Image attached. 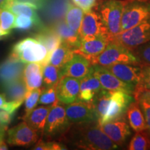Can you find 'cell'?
Segmentation results:
<instances>
[{
  "mask_svg": "<svg viewBox=\"0 0 150 150\" xmlns=\"http://www.w3.org/2000/svg\"><path fill=\"white\" fill-rule=\"evenodd\" d=\"M64 136L79 149L110 150L118 147L103 132L97 121L72 124L64 133Z\"/></svg>",
  "mask_w": 150,
  "mask_h": 150,
  "instance_id": "cell-1",
  "label": "cell"
},
{
  "mask_svg": "<svg viewBox=\"0 0 150 150\" xmlns=\"http://www.w3.org/2000/svg\"><path fill=\"white\" fill-rule=\"evenodd\" d=\"M9 56L24 63H38L43 66L48 64L50 61L45 47L32 37L26 38L17 42Z\"/></svg>",
  "mask_w": 150,
  "mask_h": 150,
  "instance_id": "cell-2",
  "label": "cell"
},
{
  "mask_svg": "<svg viewBox=\"0 0 150 150\" xmlns=\"http://www.w3.org/2000/svg\"><path fill=\"white\" fill-rule=\"evenodd\" d=\"M124 1L105 0L98 7V14L102 19L110 41H112L121 31V19Z\"/></svg>",
  "mask_w": 150,
  "mask_h": 150,
  "instance_id": "cell-3",
  "label": "cell"
},
{
  "mask_svg": "<svg viewBox=\"0 0 150 150\" xmlns=\"http://www.w3.org/2000/svg\"><path fill=\"white\" fill-rule=\"evenodd\" d=\"M90 62L92 65L104 67L115 63H131L139 65L138 59L133 52L115 40L110 42L102 53Z\"/></svg>",
  "mask_w": 150,
  "mask_h": 150,
  "instance_id": "cell-4",
  "label": "cell"
},
{
  "mask_svg": "<svg viewBox=\"0 0 150 150\" xmlns=\"http://www.w3.org/2000/svg\"><path fill=\"white\" fill-rule=\"evenodd\" d=\"M150 18V0H124L121 31H124Z\"/></svg>",
  "mask_w": 150,
  "mask_h": 150,
  "instance_id": "cell-5",
  "label": "cell"
},
{
  "mask_svg": "<svg viewBox=\"0 0 150 150\" xmlns=\"http://www.w3.org/2000/svg\"><path fill=\"white\" fill-rule=\"evenodd\" d=\"M113 40L130 50L149 42L150 41V18L131 29L122 31Z\"/></svg>",
  "mask_w": 150,
  "mask_h": 150,
  "instance_id": "cell-6",
  "label": "cell"
},
{
  "mask_svg": "<svg viewBox=\"0 0 150 150\" xmlns=\"http://www.w3.org/2000/svg\"><path fill=\"white\" fill-rule=\"evenodd\" d=\"M134 99L131 94L126 92L121 91L111 92L107 110L98 125H102L106 122L123 118V115L126 112L131 103L134 102Z\"/></svg>",
  "mask_w": 150,
  "mask_h": 150,
  "instance_id": "cell-7",
  "label": "cell"
},
{
  "mask_svg": "<svg viewBox=\"0 0 150 150\" xmlns=\"http://www.w3.org/2000/svg\"><path fill=\"white\" fill-rule=\"evenodd\" d=\"M78 33L81 40L83 41L93 40L99 35L107 37L110 41L107 29L105 27L100 16L98 13L93 10L86 13L84 15Z\"/></svg>",
  "mask_w": 150,
  "mask_h": 150,
  "instance_id": "cell-8",
  "label": "cell"
},
{
  "mask_svg": "<svg viewBox=\"0 0 150 150\" xmlns=\"http://www.w3.org/2000/svg\"><path fill=\"white\" fill-rule=\"evenodd\" d=\"M65 113L70 125L97 121L92 102H84L77 99L74 102L67 104Z\"/></svg>",
  "mask_w": 150,
  "mask_h": 150,
  "instance_id": "cell-9",
  "label": "cell"
},
{
  "mask_svg": "<svg viewBox=\"0 0 150 150\" xmlns=\"http://www.w3.org/2000/svg\"><path fill=\"white\" fill-rule=\"evenodd\" d=\"M70 124L65 113V107L59 103L52 105L49 112L45 127V134L49 137L65 133Z\"/></svg>",
  "mask_w": 150,
  "mask_h": 150,
  "instance_id": "cell-10",
  "label": "cell"
},
{
  "mask_svg": "<svg viewBox=\"0 0 150 150\" xmlns=\"http://www.w3.org/2000/svg\"><path fill=\"white\" fill-rule=\"evenodd\" d=\"M38 137V131L23 122L8 131L7 142L12 146L27 147L35 144Z\"/></svg>",
  "mask_w": 150,
  "mask_h": 150,
  "instance_id": "cell-11",
  "label": "cell"
},
{
  "mask_svg": "<svg viewBox=\"0 0 150 150\" xmlns=\"http://www.w3.org/2000/svg\"><path fill=\"white\" fill-rule=\"evenodd\" d=\"M93 66V74L99 79L102 88L110 92L121 91L133 95L135 86L121 81L104 66Z\"/></svg>",
  "mask_w": 150,
  "mask_h": 150,
  "instance_id": "cell-12",
  "label": "cell"
},
{
  "mask_svg": "<svg viewBox=\"0 0 150 150\" xmlns=\"http://www.w3.org/2000/svg\"><path fill=\"white\" fill-rule=\"evenodd\" d=\"M81 79L63 76L56 86V93L59 102L68 104L77 100Z\"/></svg>",
  "mask_w": 150,
  "mask_h": 150,
  "instance_id": "cell-13",
  "label": "cell"
},
{
  "mask_svg": "<svg viewBox=\"0 0 150 150\" xmlns=\"http://www.w3.org/2000/svg\"><path fill=\"white\" fill-rule=\"evenodd\" d=\"M116 77L131 85L136 86L141 76V66L131 63H115L105 66Z\"/></svg>",
  "mask_w": 150,
  "mask_h": 150,
  "instance_id": "cell-14",
  "label": "cell"
},
{
  "mask_svg": "<svg viewBox=\"0 0 150 150\" xmlns=\"http://www.w3.org/2000/svg\"><path fill=\"white\" fill-rule=\"evenodd\" d=\"M63 76L81 79L93 71V66L87 59L74 54L72 59L61 68Z\"/></svg>",
  "mask_w": 150,
  "mask_h": 150,
  "instance_id": "cell-15",
  "label": "cell"
},
{
  "mask_svg": "<svg viewBox=\"0 0 150 150\" xmlns=\"http://www.w3.org/2000/svg\"><path fill=\"white\" fill-rule=\"evenodd\" d=\"M99 126L103 132L117 146L122 145L131 134L130 127L122 118Z\"/></svg>",
  "mask_w": 150,
  "mask_h": 150,
  "instance_id": "cell-16",
  "label": "cell"
},
{
  "mask_svg": "<svg viewBox=\"0 0 150 150\" xmlns=\"http://www.w3.org/2000/svg\"><path fill=\"white\" fill-rule=\"evenodd\" d=\"M25 63L8 56L0 64V83L1 86L23 78Z\"/></svg>",
  "mask_w": 150,
  "mask_h": 150,
  "instance_id": "cell-17",
  "label": "cell"
},
{
  "mask_svg": "<svg viewBox=\"0 0 150 150\" xmlns=\"http://www.w3.org/2000/svg\"><path fill=\"white\" fill-rule=\"evenodd\" d=\"M110 42L104 35H99L91 40H81L79 47L74 50V53L83 56L90 61L102 53Z\"/></svg>",
  "mask_w": 150,
  "mask_h": 150,
  "instance_id": "cell-18",
  "label": "cell"
},
{
  "mask_svg": "<svg viewBox=\"0 0 150 150\" xmlns=\"http://www.w3.org/2000/svg\"><path fill=\"white\" fill-rule=\"evenodd\" d=\"M1 86L3 88V96L6 100L21 106L24 102L27 93L23 78L19 79Z\"/></svg>",
  "mask_w": 150,
  "mask_h": 150,
  "instance_id": "cell-19",
  "label": "cell"
},
{
  "mask_svg": "<svg viewBox=\"0 0 150 150\" xmlns=\"http://www.w3.org/2000/svg\"><path fill=\"white\" fill-rule=\"evenodd\" d=\"M93 72L81 79L78 97L79 100L92 102L102 89L99 79L93 74Z\"/></svg>",
  "mask_w": 150,
  "mask_h": 150,
  "instance_id": "cell-20",
  "label": "cell"
},
{
  "mask_svg": "<svg viewBox=\"0 0 150 150\" xmlns=\"http://www.w3.org/2000/svg\"><path fill=\"white\" fill-rule=\"evenodd\" d=\"M44 66L38 63H29L23 71V79L27 91L42 86V72Z\"/></svg>",
  "mask_w": 150,
  "mask_h": 150,
  "instance_id": "cell-21",
  "label": "cell"
},
{
  "mask_svg": "<svg viewBox=\"0 0 150 150\" xmlns=\"http://www.w3.org/2000/svg\"><path fill=\"white\" fill-rule=\"evenodd\" d=\"M34 38L45 47L49 57H50L54 50L62 42L61 38L54 27H45L42 26L39 28L38 32L34 35Z\"/></svg>",
  "mask_w": 150,
  "mask_h": 150,
  "instance_id": "cell-22",
  "label": "cell"
},
{
  "mask_svg": "<svg viewBox=\"0 0 150 150\" xmlns=\"http://www.w3.org/2000/svg\"><path fill=\"white\" fill-rule=\"evenodd\" d=\"M54 28L61 38L62 42L65 43L74 50L79 49L81 42L79 33L71 29L65 21L59 20L55 24Z\"/></svg>",
  "mask_w": 150,
  "mask_h": 150,
  "instance_id": "cell-23",
  "label": "cell"
},
{
  "mask_svg": "<svg viewBox=\"0 0 150 150\" xmlns=\"http://www.w3.org/2000/svg\"><path fill=\"white\" fill-rule=\"evenodd\" d=\"M52 108V105L47 106H39L32 110L24 121L35 130L43 133L48 113Z\"/></svg>",
  "mask_w": 150,
  "mask_h": 150,
  "instance_id": "cell-24",
  "label": "cell"
},
{
  "mask_svg": "<svg viewBox=\"0 0 150 150\" xmlns=\"http://www.w3.org/2000/svg\"><path fill=\"white\" fill-rule=\"evenodd\" d=\"M127 120L129 126L136 132L147 130L145 117L140 108V106L137 101L132 102L127 108L126 111Z\"/></svg>",
  "mask_w": 150,
  "mask_h": 150,
  "instance_id": "cell-25",
  "label": "cell"
},
{
  "mask_svg": "<svg viewBox=\"0 0 150 150\" xmlns=\"http://www.w3.org/2000/svg\"><path fill=\"white\" fill-rule=\"evenodd\" d=\"M74 54V50L62 42L61 44L51 54L49 63L62 68L67 62L72 59Z\"/></svg>",
  "mask_w": 150,
  "mask_h": 150,
  "instance_id": "cell-26",
  "label": "cell"
},
{
  "mask_svg": "<svg viewBox=\"0 0 150 150\" xmlns=\"http://www.w3.org/2000/svg\"><path fill=\"white\" fill-rule=\"evenodd\" d=\"M38 6L36 4L31 2H17L13 4L8 10L12 12L15 15H24L33 18L37 24L39 28L42 27V22L36 12V9H38Z\"/></svg>",
  "mask_w": 150,
  "mask_h": 150,
  "instance_id": "cell-27",
  "label": "cell"
},
{
  "mask_svg": "<svg viewBox=\"0 0 150 150\" xmlns=\"http://www.w3.org/2000/svg\"><path fill=\"white\" fill-rule=\"evenodd\" d=\"M110 95L111 92L102 88L92 101L96 113L97 122L102 120L106 114L110 102Z\"/></svg>",
  "mask_w": 150,
  "mask_h": 150,
  "instance_id": "cell-28",
  "label": "cell"
},
{
  "mask_svg": "<svg viewBox=\"0 0 150 150\" xmlns=\"http://www.w3.org/2000/svg\"><path fill=\"white\" fill-rule=\"evenodd\" d=\"M83 11L79 7L70 3L65 11V22L71 29L78 33L83 19Z\"/></svg>",
  "mask_w": 150,
  "mask_h": 150,
  "instance_id": "cell-29",
  "label": "cell"
},
{
  "mask_svg": "<svg viewBox=\"0 0 150 150\" xmlns=\"http://www.w3.org/2000/svg\"><path fill=\"white\" fill-rule=\"evenodd\" d=\"M62 76L63 75L61 68L48 63L43 67V87L45 88L50 86L57 85Z\"/></svg>",
  "mask_w": 150,
  "mask_h": 150,
  "instance_id": "cell-30",
  "label": "cell"
},
{
  "mask_svg": "<svg viewBox=\"0 0 150 150\" xmlns=\"http://www.w3.org/2000/svg\"><path fill=\"white\" fill-rule=\"evenodd\" d=\"M145 130L138 131L131 138L128 149L146 150L150 149V133Z\"/></svg>",
  "mask_w": 150,
  "mask_h": 150,
  "instance_id": "cell-31",
  "label": "cell"
},
{
  "mask_svg": "<svg viewBox=\"0 0 150 150\" xmlns=\"http://www.w3.org/2000/svg\"><path fill=\"white\" fill-rule=\"evenodd\" d=\"M44 89L43 87L33 89L32 91H27L25 99H24V115L23 116V120L31 112L32 110L35 108L37 104H38V100L42 92Z\"/></svg>",
  "mask_w": 150,
  "mask_h": 150,
  "instance_id": "cell-32",
  "label": "cell"
},
{
  "mask_svg": "<svg viewBox=\"0 0 150 150\" xmlns=\"http://www.w3.org/2000/svg\"><path fill=\"white\" fill-rule=\"evenodd\" d=\"M136 56L140 66L150 65V41L131 50Z\"/></svg>",
  "mask_w": 150,
  "mask_h": 150,
  "instance_id": "cell-33",
  "label": "cell"
},
{
  "mask_svg": "<svg viewBox=\"0 0 150 150\" xmlns=\"http://www.w3.org/2000/svg\"><path fill=\"white\" fill-rule=\"evenodd\" d=\"M69 0H54L48 8V14L52 18H61L65 13Z\"/></svg>",
  "mask_w": 150,
  "mask_h": 150,
  "instance_id": "cell-34",
  "label": "cell"
},
{
  "mask_svg": "<svg viewBox=\"0 0 150 150\" xmlns=\"http://www.w3.org/2000/svg\"><path fill=\"white\" fill-rule=\"evenodd\" d=\"M56 86H52L50 87L43 89L41 93L38 103L43 105H54L59 102L56 93Z\"/></svg>",
  "mask_w": 150,
  "mask_h": 150,
  "instance_id": "cell-35",
  "label": "cell"
},
{
  "mask_svg": "<svg viewBox=\"0 0 150 150\" xmlns=\"http://www.w3.org/2000/svg\"><path fill=\"white\" fill-rule=\"evenodd\" d=\"M15 15L6 9H2L0 13V27L3 31L11 33V29H13Z\"/></svg>",
  "mask_w": 150,
  "mask_h": 150,
  "instance_id": "cell-36",
  "label": "cell"
},
{
  "mask_svg": "<svg viewBox=\"0 0 150 150\" xmlns=\"http://www.w3.org/2000/svg\"><path fill=\"white\" fill-rule=\"evenodd\" d=\"M35 26L38 27V24L33 18L24 16V15H18V17L15 19L13 29L22 30V31H27Z\"/></svg>",
  "mask_w": 150,
  "mask_h": 150,
  "instance_id": "cell-37",
  "label": "cell"
},
{
  "mask_svg": "<svg viewBox=\"0 0 150 150\" xmlns=\"http://www.w3.org/2000/svg\"><path fill=\"white\" fill-rule=\"evenodd\" d=\"M134 90H150V65L141 66L140 80Z\"/></svg>",
  "mask_w": 150,
  "mask_h": 150,
  "instance_id": "cell-38",
  "label": "cell"
},
{
  "mask_svg": "<svg viewBox=\"0 0 150 150\" xmlns=\"http://www.w3.org/2000/svg\"><path fill=\"white\" fill-rule=\"evenodd\" d=\"M33 149L35 150H62L66 149L65 146L56 142H45L42 139L36 142Z\"/></svg>",
  "mask_w": 150,
  "mask_h": 150,
  "instance_id": "cell-39",
  "label": "cell"
},
{
  "mask_svg": "<svg viewBox=\"0 0 150 150\" xmlns=\"http://www.w3.org/2000/svg\"><path fill=\"white\" fill-rule=\"evenodd\" d=\"M137 102L139 103L140 108H141L144 117H145L146 128L150 133V104L142 99H140Z\"/></svg>",
  "mask_w": 150,
  "mask_h": 150,
  "instance_id": "cell-40",
  "label": "cell"
},
{
  "mask_svg": "<svg viewBox=\"0 0 150 150\" xmlns=\"http://www.w3.org/2000/svg\"><path fill=\"white\" fill-rule=\"evenodd\" d=\"M20 108V106L13 103L8 102L6 100L3 95H0V109L6 110L11 114L15 115L17 110Z\"/></svg>",
  "mask_w": 150,
  "mask_h": 150,
  "instance_id": "cell-41",
  "label": "cell"
},
{
  "mask_svg": "<svg viewBox=\"0 0 150 150\" xmlns=\"http://www.w3.org/2000/svg\"><path fill=\"white\" fill-rule=\"evenodd\" d=\"M72 1L85 13L91 11L96 4V0H72Z\"/></svg>",
  "mask_w": 150,
  "mask_h": 150,
  "instance_id": "cell-42",
  "label": "cell"
},
{
  "mask_svg": "<svg viewBox=\"0 0 150 150\" xmlns=\"http://www.w3.org/2000/svg\"><path fill=\"white\" fill-rule=\"evenodd\" d=\"M133 95L135 101L142 99L150 104V90H134Z\"/></svg>",
  "mask_w": 150,
  "mask_h": 150,
  "instance_id": "cell-43",
  "label": "cell"
},
{
  "mask_svg": "<svg viewBox=\"0 0 150 150\" xmlns=\"http://www.w3.org/2000/svg\"><path fill=\"white\" fill-rule=\"evenodd\" d=\"M13 114H11L6 110L0 109V121L1 122L8 127L12 121Z\"/></svg>",
  "mask_w": 150,
  "mask_h": 150,
  "instance_id": "cell-44",
  "label": "cell"
},
{
  "mask_svg": "<svg viewBox=\"0 0 150 150\" xmlns=\"http://www.w3.org/2000/svg\"><path fill=\"white\" fill-rule=\"evenodd\" d=\"M14 4V0H0V8L8 9Z\"/></svg>",
  "mask_w": 150,
  "mask_h": 150,
  "instance_id": "cell-45",
  "label": "cell"
},
{
  "mask_svg": "<svg viewBox=\"0 0 150 150\" xmlns=\"http://www.w3.org/2000/svg\"><path fill=\"white\" fill-rule=\"evenodd\" d=\"M30 1H31L32 2L38 6V8H40L44 6L47 0H30Z\"/></svg>",
  "mask_w": 150,
  "mask_h": 150,
  "instance_id": "cell-46",
  "label": "cell"
},
{
  "mask_svg": "<svg viewBox=\"0 0 150 150\" xmlns=\"http://www.w3.org/2000/svg\"><path fill=\"white\" fill-rule=\"evenodd\" d=\"M8 149V147H7L6 142L4 141V140L0 141V150H5Z\"/></svg>",
  "mask_w": 150,
  "mask_h": 150,
  "instance_id": "cell-47",
  "label": "cell"
},
{
  "mask_svg": "<svg viewBox=\"0 0 150 150\" xmlns=\"http://www.w3.org/2000/svg\"><path fill=\"white\" fill-rule=\"evenodd\" d=\"M8 35H10V33L6 32V31H3V30L1 29V27H0V39H1V38H2L3 37L8 36Z\"/></svg>",
  "mask_w": 150,
  "mask_h": 150,
  "instance_id": "cell-48",
  "label": "cell"
},
{
  "mask_svg": "<svg viewBox=\"0 0 150 150\" xmlns=\"http://www.w3.org/2000/svg\"><path fill=\"white\" fill-rule=\"evenodd\" d=\"M4 135H5V134H4V133H0V141H1V140H4Z\"/></svg>",
  "mask_w": 150,
  "mask_h": 150,
  "instance_id": "cell-49",
  "label": "cell"
},
{
  "mask_svg": "<svg viewBox=\"0 0 150 150\" xmlns=\"http://www.w3.org/2000/svg\"><path fill=\"white\" fill-rule=\"evenodd\" d=\"M1 9L0 8V13H1Z\"/></svg>",
  "mask_w": 150,
  "mask_h": 150,
  "instance_id": "cell-50",
  "label": "cell"
}]
</instances>
